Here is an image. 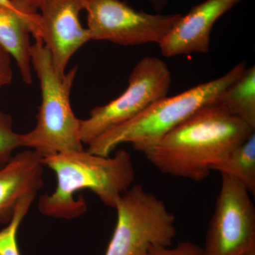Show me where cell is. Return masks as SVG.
Listing matches in <instances>:
<instances>
[{"label": "cell", "instance_id": "obj_1", "mask_svg": "<svg viewBox=\"0 0 255 255\" xmlns=\"http://www.w3.org/2000/svg\"><path fill=\"white\" fill-rule=\"evenodd\" d=\"M255 129L216 105L208 106L143 154L162 173L201 182Z\"/></svg>", "mask_w": 255, "mask_h": 255}, {"label": "cell", "instance_id": "obj_2", "mask_svg": "<svg viewBox=\"0 0 255 255\" xmlns=\"http://www.w3.org/2000/svg\"><path fill=\"white\" fill-rule=\"evenodd\" d=\"M43 165L54 172L57 186L52 194H43L38 210L43 216L73 219L87 211L86 201L75 194L89 189L105 205L115 208L124 193L133 185L135 172L131 155L120 149L113 156L72 151L42 157Z\"/></svg>", "mask_w": 255, "mask_h": 255}, {"label": "cell", "instance_id": "obj_3", "mask_svg": "<svg viewBox=\"0 0 255 255\" xmlns=\"http://www.w3.org/2000/svg\"><path fill=\"white\" fill-rule=\"evenodd\" d=\"M246 68V63L241 62L219 78L173 97L159 99L133 119L97 137L89 144L87 150L95 155L109 156L119 145L129 143L135 150L145 154L193 114L215 105L220 95Z\"/></svg>", "mask_w": 255, "mask_h": 255}, {"label": "cell", "instance_id": "obj_4", "mask_svg": "<svg viewBox=\"0 0 255 255\" xmlns=\"http://www.w3.org/2000/svg\"><path fill=\"white\" fill-rule=\"evenodd\" d=\"M35 40L31 50L32 68L39 81L41 102L36 126L21 134V145L42 157L85 150L80 138L81 119L75 116L70 102L78 67L60 76L43 41Z\"/></svg>", "mask_w": 255, "mask_h": 255}, {"label": "cell", "instance_id": "obj_5", "mask_svg": "<svg viewBox=\"0 0 255 255\" xmlns=\"http://www.w3.org/2000/svg\"><path fill=\"white\" fill-rule=\"evenodd\" d=\"M114 209L117 224L105 255H147L155 247L172 246L175 216L140 184L128 189Z\"/></svg>", "mask_w": 255, "mask_h": 255}, {"label": "cell", "instance_id": "obj_6", "mask_svg": "<svg viewBox=\"0 0 255 255\" xmlns=\"http://www.w3.org/2000/svg\"><path fill=\"white\" fill-rule=\"evenodd\" d=\"M170 70L163 60L146 56L129 75L125 91L103 106L95 107L88 118L80 121V138L88 145L111 129L119 127L167 96L172 84Z\"/></svg>", "mask_w": 255, "mask_h": 255}, {"label": "cell", "instance_id": "obj_7", "mask_svg": "<svg viewBox=\"0 0 255 255\" xmlns=\"http://www.w3.org/2000/svg\"><path fill=\"white\" fill-rule=\"evenodd\" d=\"M84 10L91 41L124 46L158 45L182 16L150 14L123 0H85Z\"/></svg>", "mask_w": 255, "mask_h": 255}, {"label": "cell", "instance_id": "obj_8", "mask_svg": "<svg viewBox=\"0 0 255 255\" xmlns=\"http://www.w3.org/2000/svg\"><path fill=\"white\" fill-rule=\"evenodd\" d=\"M247 188L221 174V186L206 232L205 255H240L255 249V207Z\"/></svg>", "mask_w": 255, "mask_h": 255}, {"label": "cell", "instance_id": "obj_9", "mask_svg": "<svg viewBox=\"0 0 255 255\" xmlns=\"http://www.w3.org/2000/svg\"><path fill=\"white\" fill-rule=\"evenodd\" d=\"M85 0H48L39 11L40 39L49 51L55 71L66 73L69 62L91 41L90 32L80 22Z\"/></svg>", "mask_w": 255, "mask_h": 255}, {"label": "cell", "instance_id": "obj_10", "mask_svg": "<svg viewBox=\"0 0 255 255\" xmlns=\"http://www.w3.org/2000/svg\"><path fill=\"white\" fill-rule=\"evenodd\" d=\"M242 0H205L181 16L175 25L158 44L161 53L167 58L209 53L211 33L221 16Z\"/></svg>", "mask_w": 255, "mask_h": 255}, {"label": "cell", "instance_id": "obj_11", "mask_svg": "<svg viewBox=\"0 0 255 255\" xmlns=\"http://www.w3.org/2000/svg\"><path fill=\"white\" fill-rule=\"evenodd\" d=\"M43 167L41 156L27 149L0 170V225L9 223L23 198L41 189Z\"/></svg>", "mask_w": 255, "mask_h": 255}, {"label": "cell", "instance_id": "obj_12", "mask_svg": "<svg viewBox=\"0 0 255 255\" xmlns=\"http://www.w3.org/2000/svg\"><path fill=\"white\" fill-rule=\"evenodd\" d=\"M31 28L18 14L0 6V46L14 58L23 81L26 85L33 82Z\"/></svg>", "mask_w": 255, "mask_h": 255}, {"label": "cell", "instance_id": "obj_13", "mask_svg": "<svg viewBox=\"0 0 255 255\" xmlns=\"http://www.w3.org/2000/svg\"><path fill=\"white\" fill-rule=\"evenodd\" d=\"M215 105L255 129V65L247 68L220 95Z\"/></svg>", "mask_w": 255, "mask_h": 255}, {"label": "cell", "instance_id": "obj_14", "mask_svg": "<svg viewBox=\"0 0 255 255\" xmlns=\"http://www.w3.org/2000/svg\"><path fill=\"white\" fill-rule=\"evenodd\" d=\"M211 170L235 178L247 188L251 195H255V132Z\"/></svg>", "mask_w": 255, "mask_h": 255}, {"label": "cell", "instance_id": "obj_15", "mask_svg": "<svg viewBox=\"0 0 255 255\" xmlns=\"http://www.w3.org/2000/svg\"><path fill=\"white\" fill-rule=\"evenodd\" d=\"M36 194H29L20 201L12 219L0 231V255H21L18 249L17 232Z\"/></svg>", "mask_w": 255, "mask_h": 255}, {"label": "cell", "instance_id": "obj_16", "mask_svg": "<svg viewBox=\"0 0 255 255\" xmlns=\"http://www.w3.org/2000/svg\"><path fill=\"white\" fill-rule=\"evenodd\" d=\"M21 147V134L13 129L12 118L0 110V170L11 160L14 151Z\"/></svg>", "mask_w": 255, "mask_h": 255}, {"label": "cell", "instance_id": "obj_17", "mask_svg": "<svg viewBox=\"0 0 255 255\" xmlns=\"http://www.w3.org/2000/svg\"><path fill=\"white\" fill-rule=\"evenodd\" d=\"M147 255H205L204 248L190 241H182L175 247H155Z\"/></svg>", "mask_w": 255, "mask_h": 255}, {"label": "cell", "instance_id": "obj_18", "mask_svg": "<svg viewBox=\"0 0 255 255\" xmlns=\"http://www.w3.org/2000/svg\"><path fill=\"white\" fill-rule=\"evenodd\" d=\"M0 6H3V7L14 11L20 17L22 18L28 23V26L31 28V35L33 36V38L35 39L37 38H40V35H41L40 34L41 33V16H40L39 13L34 15L25 14L14 6L11 0H0Z\"/></svg>", "mask_w": 255, "mask_h": 255}, {"label": "cell", "instance_id": "obj_19", "mask_svg": "<svg viewBox=\"0 0 255 255\" xmlns=\"http://www.w3.org/2000/svg\"><path fill=\"white\" fill-rule=\"evenodd\" d=\"M13 75L11 57L0 46V90L11 84Z\"/></svg>", "mask_w": 255, "mask_h": 255}, {"label": "cell", "instance_id": "obj_20", "mask_svg": "<svg viewBox=\"0 0 255 255\" xmlns=\"http://www.w3.org/2000/svg\"><path fill=\"white\" fill-rule=\"evenodd\" d=\"M47 1L48 0H11L18 10L28 15L38 14V11Z\"/></svg>", "mask_w": 255, "mask_h": 255}, {"label": "cell", "instance_id": "obj_21", "mask_svg": "<svg viewBox=\"0 0 255 255\" xmlns=\"http://www.w3.org/2000/svg\"><path fill=\"white\" fill-rule=\"evenodd\" d=\"M154 9L161 11L168 5L170 0H147Z\"/></svg>", "mask_w": 255, "mask_h": 255}, {"label": "cell", "instance_id": "obj_22", "mask_svg": "<svg viewBox=\"0 0 255 255\" xmlns=\"http://www.w3.org/2000/svg\"><path fill=\"white\" fill-rule=\"evenodd\" d=\"M240 255H255V249L251 250Z\"/></svg>", "mask_w": 255, "mask_h": 255}]
</instances>
